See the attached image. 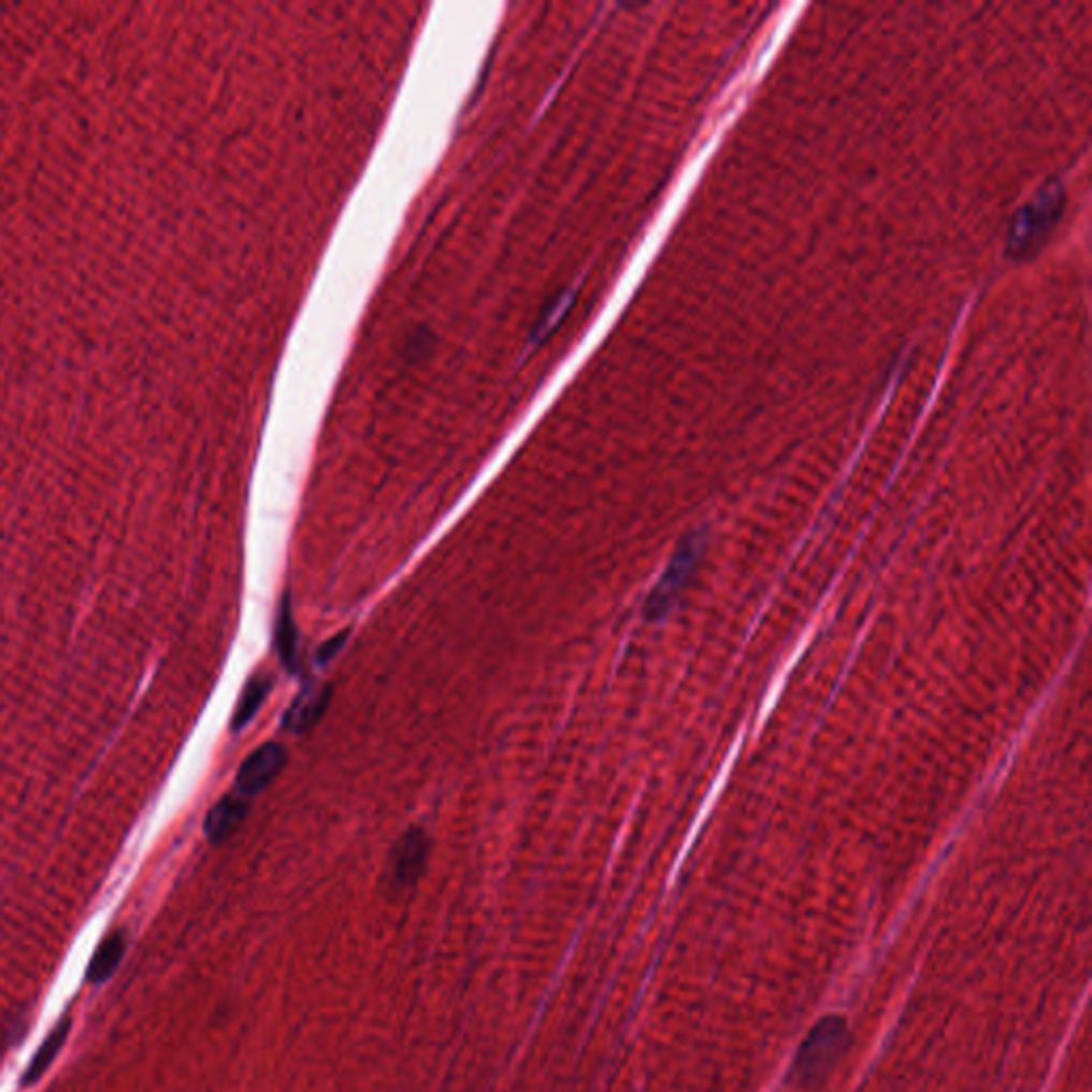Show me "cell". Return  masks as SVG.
Wrapping results in <instances>:
<instances>
[{"mask_svg": "<svg viewBox=\"0 0 1092 1092\" xmlns=\"http://www.w3.org/2000/svg\"><path fill=\"white\" fill-rule=\"evenodd\" d=\"M331 700V687L329 685H307L303 687L297 698L290 702L282 717V725L292 734H303L312 730L320 717L325 715Z\"/></svg>", "mask_w": 1092, "mask_h": 1092, "instance_id": "obj_4", "label": "cell"}, {"mask_svg": "<svg viewBox=\"0 0 1092 1092\" xmlns=\"http://www.w3.org/2000/svg\"><path fill=\"white\" fill-rule=\"evenodd\" d=\"M845 1048V1026L843 1022L828 1020L821 1022L811 1039L801 1050L799 1063H796V1076L807 1084L811 1080L818 1082L819 1076H825L828 1069L834 1067L836 1057Z\"/></svg>", "mask_w": 1092, "mask_h": 1092, "instance_id": "obj_1", "label": "cell"}, {"mask_svg": "<svg viewBox=\"0 0 1092 1092\" xmlns=\"http://www.w3.org/2000/svg\"><path fill=\"white\" fill-rule=\"evenodd\" d=\"M125 952H127V937H125V933L123 931L112 933L97 948V952H95L92 960H90L88 981L90 983H103V981H107L116 973V968H118Z\"/></svg>", "mask_w": 1092, "mask_h": 1092, "instance_id": "obj_7", "label": "cell"}, {"mask_svg": "<svg viewBox=\"0 0 1092 1092\" xmlns=\"http://www.w3.org/2000/svg\"><path fill=\"white\" fill-rule=\"evenodd\" d=\"M431 840L420 828L408 830L391 853V881L400 888L412 886L425 871Z\"/></svg>", "mask_w": 1092, "mask_h": 1092, "instance_id": "obj_3", "label": "cell"}, {"mask_svg": "<svg viewBox=\"0 0 1092 1092\" xmlns=\"http://www.w3.org/2000/svg\"><path fill=\"white\" fill-rule=\"evenodd\" d=\"M272 687L273 681L270 675H255V677L248 681L246 689H244V693H242V698H240V702H238V708H235L233 721H231V728H233L235 732L244 730V728H246V725L255 719V715L259 713V708H261V706H263V702L268 700V695H270Z\"/></svg>", "mask_w": 1092, "mask_h": 1092, "instance_id": "obj_8", "label": "cell"}, {"mask_svg": "<svg viewBox=\"0 0 1092 1092\" xmlns=\"http://www.w3.org/2000/svg\"><path fill=\"white\" fill-rule=\"evenodd\" d=\"M275 643H277L279 662L290 673H294L297 666H299V656H297L299 632H297V626H294V619H292V610H290L288 598H284V602L279 604V615H277V626H275Z\"/></svg>", "mask_w": 1092, "mask_h": 1092, "instance_id": "obj_9", "label": "cell"}, {"mask_svg": "<svg viewBox=\"0 0 1092 1092\" xmlns=\"http://www.w3.org/2000/svg\"><path fill=\"white\" fill-rule=\"evenodd\" d=\"M71 1033V1018H62L58 1022V1026L47 1035V1039L41 1044V1048L37 1050V1054L32 1057L28 1069L24 1072V1078H21V1087H32L34 1082H39L45 1072L49 1069V1065L54 1063V1059L58 1057V1052L62 1050L67 1037Z\"/></svg>", "mask_w": 1092, "mask_h": 1092, "instance_id": "obj_6", "label": "cell"}, {"mask_svg": "<svg viewBox=\"0 0 1092 1092\" xmlns=\"http://www.w3.org/2000/svg\"><path fill=\"white\" fill-rule=\"evenodd\" d=\"M348 636H350V630H344V632L335 634L333 638H329L327 643H322V645L318 647V651H316V662H318L320 666H322V664H327V662H331V660H333V658H335V656L344 649V645H346V638H348Z\"/></svg>", "mask_w": 1092, "mask_h": 1092, "instance_id": "obj_10", "label": "cell"}, {"mask_svg": "<svg viewBox=\"0 0 1092 1092\" xmlns=\"http://www.w3.org/2000/svg\"><path fill=\"white\" fill-rule=\"evenodd\" d=\"M286 764V749L279 743H265L246 758L238 773V794L255 796L265 790Z\"/></svg>", "mask_w": 1092, "mask_h": 1092, "instance_id": "obj_2", "label": "cell"}, {"mask_svg": "<svg viewBox=\"0 0 1092 1092\" xmlns=\"http://www.w3.org/2000/svg\"><path fill=\"white\" fill-rule=\"evenodd\" d=\"M248 816V803H246V796L233 792V794H227L225 799H220L207 814L205 818V834L212 843H220L225 838H229L240 825L242 821Z\"/></svg>", "mask_w": 1092, "mask_h": 1092, "instance_id": "obj_5", "label": "cell"}]
</instances>
